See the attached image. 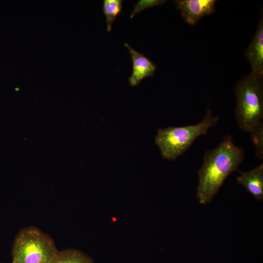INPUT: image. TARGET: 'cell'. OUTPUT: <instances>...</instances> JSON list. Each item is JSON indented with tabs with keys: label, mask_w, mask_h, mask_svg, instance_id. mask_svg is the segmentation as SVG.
<instances>
[{
	"label": "cell",
	"mask_w": 263,
	"mask_h": 263,
	"mask_svg": "<svg viewBox=\"0 0 263 263\" xmlns=\"http://www.w3.org/2000/svg\"><path fill=\"white\" fill-rule=\"evenodd\" d=\"M244 158V150L235 144L231 135L206 152L198 170L196 197L199 203L207 204L212 200L228 176L238 169Z\"/></svg>",
	"instance_id": "1"
},
{
	"label": "cell",
	"mask_w": 263,
	"mask_h": 263,
	"mask_svg": "<svg viewBox=\"0 0 263 263\" xmlns=\"http://www.w3.org/2000/svg\"><path fill=\"white\" fill-rule=\"evenodd\" d=\"M218 116H213L209 105L203 120L193 125L160 129L155 138L163 158L175 160L191 146L196 138L206 135L216 124Z\"/></svg>",
	"instance_id": "2"
},
{
	"label": "cell",
	"mask_w": 263,
	"mask_h": 263,
	"mask_svg": "<svg viewBox=\"0 0 263 263\" xmlns=\"http://www.w3.org/2000/svg\"><path fill=\"white\" fill-rule=\"evenodd\" d=\"M263 79L251 73L239 81L235 88V113L240 129L250 132L263 119Z\"/></svg>",
	"instance_id": "3"
},
{
	"label": "cell",
	"mask_w": 263,
	"mask_h": 263,
	"mask_svg": "<svg viewBox=\"0 0 263 263\" xmlns=\"http://www.w3.org/2000/svg\"><path fill=\"white\" fill-rule=\"evenodd\" d=\"M58 250L52 238L39 229L27 227L17 234L11 263H50Z\"/></svg>",
	"instance_id": "4"
},
{
	"label": "cell",
	"mask_w": 263,
	"mask_h": 263,
	"mask_svg": "<svg viewBox=\"0 0 263 263\" xmlns=\"http://www.w3.org/2000/svg\"><path fill=\"white\" fill-rule=\"evenodd\" d=\"M185 21L195 25L204 16L215 12V0H176L174 1Z\"/></svg>",
	"instance_id": "5"
},
{
	"label": "cell",
	"mask_w": 263,
	"mask_h": 263,
	"mask_svg": "<svg viewBox=\"0 0 263 263\" xmlns=\"http://www.w3.org/2000/svg\"><path fill=\"white\" fill-rule=\"evenodd\" d=\"M124 45L129 50L132 62V72L129 78L130 86H136L144 79L153 77L158 68L155 64L144 54L134 50L128 43H125Z\"/></svg>",
	"instance_id": "6"
},
{
	"label": "cell",
	"mask_w": 263,
	"mask_h": 263,
	"mask_svg": "<svg viewBox=\"0 0 263 263\" xmlns=\"http://www.w3.org/2000/svg\"><path fill=\"white\" fill-rule=\"evenodd\" d=\"M245 56L251 67V74L263 75V17L262 13L254 38L247 49Z\"/></svg>",
	"instance_id": "7"
},
{
	"label": "cell",
	"mask_w": 263,
	"mask_h": 263,
	"mask_svg": "<svg viewBox=\"0 0 263 263\" xmlns=\"http://www.w3.org/2000/svg\"><path fill=\"white\" fill-rule=\"evenodd\" d=\"M237 171L239 173V176L236 177L237 183L243 185L256 200H263V164L249 171H243L239 169Z\"/></svg>",
	"instance_id": "8"
},
{
	"label": "cell",
	"mask_w": 263,
	"mask_h": 263,
	"mask_svg": "<svg viewBox=\"0 0 263 263\" xmlns=\"http://www.w3.org/2000/svg\"><path fill=\"white\" fill-rule=\"evenodd\" d=\"M50 263H94L84 253L74 249L58 250Z\"/></svg>",
	"instance_id": "9"
},
{
	"label": "cell",
	"mask_w": 263,
	"mask_h": 263,
	"mask_svg": "<svg viewBox=\"0 0 263 263\" xmlns=\"http://www.w3.org/2000/svg\"><path fill=\"white\" fill-rule=\"evenodd\" d=\"M122 0H104L103 1L102 10L106 17L108 32H111L113 21L121 14L122 10Z\"/></svg>",
	"instance_id": "10"
},
{
	"label": "cell",
	"mask_w": 263,
	"mask_h": 263,
	"mask_svg": "<svg viewBox=\"0 0 263 263\" xmlns=\"http://www.w3.org/2000/svg\"><path fill=\"white\" fill-rule=\"evenodd\" d=\"M250 138L256 149L258 159H263V123L261 122L250 132Z\"/></svg>",
	"instance_id": "11"
},
{
	"label": "cell",
	"mask_w": 263,
	"mask_h": 263,
	"mask_svg": "<svg viewBox=\"0 0 263 263\" xmlns=\"http://www.w3.org/2000/svg\"><path fill=\"white\" fill-rule=\"evenodd\" d=\"M164 0H140L134 5L131 12L130 18L132 19L136 14L145 9L158 5H162L166 2Z\"/></svg>",
	"instance_id": "12"
}]
</instances>
